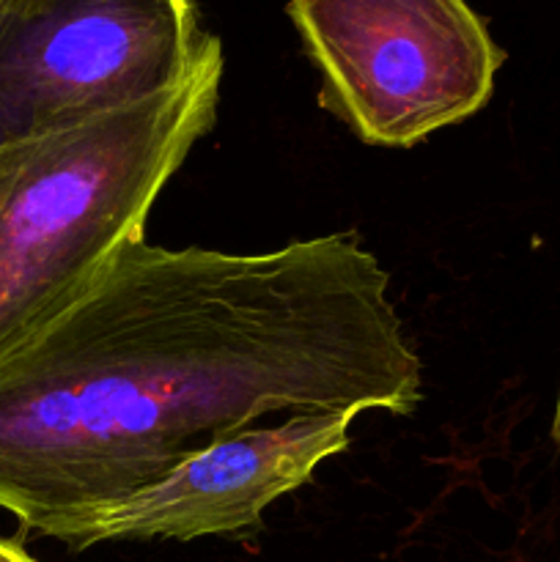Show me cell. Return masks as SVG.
<instances>
[{
    "mask_svg": "<svg viewBox=\"0 0 560 562\" xmlns=\"http://www.w3.org/2000/svg\"><path fill=\"white\" fill-rule=\"evenodd\" d=\"M423 366L355 234L121 247L0 357V508L53 538L267 415H412Z\"/></svg>",
    "mask_w": 560,
    "mask_h": 562,
    "instance_id": "1",
    "label": "cell"
},
{
    "mask_svg": "<svg viewBox=\"0 0 560 562\" xmlns=\"http://www.w3.org/2000/svg\"><path fill=\"white\" fill-rule=\"evenodd\" d=\"M223 47L181 86L86 124L0 146V357L137 239L217 121Z\"/></svg>",
    "mask_w": 560,
    "mask_h": 562,
    "instance_id": "2",
    "label": "cell"
},
{
    "mask_svg": "<svg viewBox=\"0 0 560 562\" xmlns=\"http://www.w3.org/2000/svg\"><path fill=\"white\" fill-rule=\"evenodd\" d=\"M318 104L362 143L412 148L481 113L505 49L467 0H289Z\"/></svg>",
    "mask_w": 560,
    "mask_h": 562,
    "instance_id": "3",
    "label": "cell"
},
{
    "mask_svg": "<svg viewBox=\"0 0 560 562\" xmlns=\"http://www.w3.org/2000/svg\"><path fill=\"white\" fill-rule=\"evenodd\" d=\"M220 47L195 0H11L0 11V146L157 97Z\"/></svg>",
    "mask_w": 560,
    "mask_h": 562,
    "instance_id": "4",
    "label": "cell"
},
{
    "mask_svg": "<svg viewBox=\"0 0 560 562\" xmlns=\"http://www.w3.org/2000/svg\"><path fill=\"white\" fill-rule=\"evenodd\" d=\"M351 412H296L245 428L115 503L66 519L53 532L69 549L113 541H195L256 530L264 510L305 486L316 467L349 448Z\"/></svg>",
    "mask_w": 560,
    "mask_h": 562,
    "instance_id": "5",
    "label": "cell"
},
{
    "mask_svg": "<svg viewBox=\"0 0 560 562\" xmlns=\"http://www.w3.org/2000/svg\"><path fill=\"white\" fill-rule=\"evenodd\" d=\"M0 562H38L36 558L27 554V549L20 541L0 536Z\"/></svg>",
    "mask_w": 560,
    "mask_h": 562,
    "instance_id": "6",
    "label": "cell"
},
{
    "mask_svg": "<svg viewBox=\"0 0 560 562\" xmlns=\"http://www.w3.org/2000/svg\"><path fill=\"white\" fill-rule=\"evenodd\" d=\"M549 434H552V442L558 445L560 450V390H558V401H555V415H552V428H549Z\"/></svg>",
    "mask_w": 560,
    "mask_h": 562,
    "instance_id": "7",
    "label": "cell"
},
{
    "mask_svg": "<svg viewBox=\"0 0 560 562\" xmlns=\"http://www.w3.org/2000/svg\"><path fill=\"white\" fill-rule=\"evenodd\" d=\"M9 3H11V0H0V11H3Z\"/></svg>",
    "mask_w": 560,
    "mask_h": 562,
    "instance_id": "8",
    "label": "cell"
}]
</instances>
